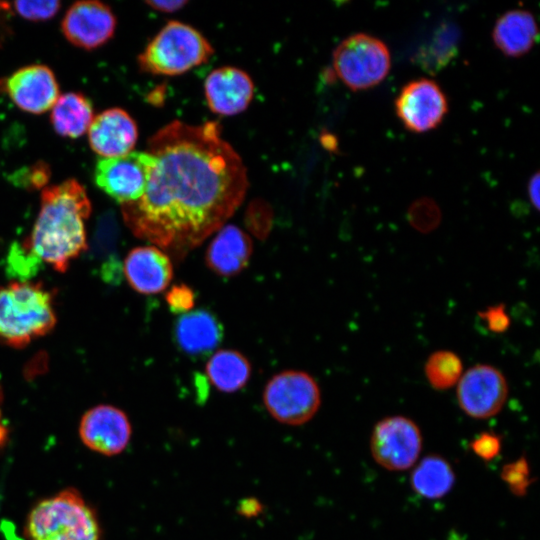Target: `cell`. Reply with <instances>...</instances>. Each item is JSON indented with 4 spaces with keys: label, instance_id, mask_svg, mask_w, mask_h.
<instances>
[{
    "label": "cell",
    "instance_id": "cb8c5ba5",
    "mask_svg": "<svg viewBox=\"0 0 540 540\" xmlns=\"http://www.w3.org/2000/svg\"><path fill=\"white\" fill-rule=\"evenodd\" d=\"M460 356L451 350H437L431 353L425 364L424 374L436 390H446L455 386L463 374Z\"/></svg>",
    "mask_w": 540,
    "mask_h": 540
},
{
    "label": "cell",
    "instance_id": "3957f363",
    "mask_svg": "<svg viewBox=\"0 0 540 540\" xmlns=\"http://www.w3.org/2000/svg\"><path fill=\"white\" fill-rule=\"evenodd\" d=\"M56 323L52 295L41 285L13 282L0 287V339L23 347Z\"/></svg>",
    "mask_w": 540,
    "mask_h": 540
},
{
    "label": "cell",
    "instance_id": "44dd1931",
    "mask_svg": "<svg viewBox=\"0 0 540 540\" xmlns=\"http://www.w3.org/2000/svg\"><path fill=\"white\" fill-rule=\"evenodd\" d=\"M51 124L63 137L79 138L93 120V108L90 100L81 93L69 92L60 95L52 107Z\"/></svg>",
    "mask_w": 540,
    "mask_h": 540
},
{
    "label": "cell",
    "instance_id": "836d02e7",
    "mask_svg": "<svg viewBox=\"0 0 540 540\" xmlns=\"http://www.w3.org/2000/svg\"><path fill=\"white\" fill-rule=\"evenodd\" d=\"M473 452L483 460L495 458L501 449L500 438L491 432H483L471 442Z\"/></svg>",
    "mask_w": 540,
    "mask_h": 540
},
{
    "label": "cell",
    "instance_id": "1f68e13d",
    "mask_svg": "<svg viewBox=\"0 0 540 540\" xmlns=\"http://www.w3.org/2000/svg\"><path fill=\"white\" fill-rule=\"evenodd\" d=\"M411 223L421 231H429L438 223L439 213L435 205L428 202H419L410 212Z\"/></svg>",
    "mask_w": 540,
    "mask_h": 540
},
{
    "label": "cell",
    "instance_id": "277c9868",
    "mask_svg": "<svg viewBox=\"0 0 540 540\" xmlns=\"http://www.w3.org/2000/svg\"><path fill=\"white\" fill-rule=\"evenodd\" d=\"M28 540H100L93 508L75 489H65L38 502L25 525Z\"/></svg>",
    "mask_w": 540,
    "mask_h": 540
},
{
    "label": "cell",
    "instance_id": "4fadbf2b",
    "mask_svg": "<svg viewBox=\"0 0 540 540\" xmlns=\"http://www.w3.org/2000/svg\"><path fill=\"white\" fill-rule=\"evenodd\" d=\"M131 434V423L127 415L111 405H99L88 410L79 425V435L83 443L106 456L124 451Z\"/></svg>",
    "mask_w": 540,
    "mask_h": 540
},
{
    "label": "cell",
    "instance_id": "8d00e7d4",
    "mask_svg": "<svg viewBox=\"0 0 540 540\" xmlns=\"http://www.w3.org/2000/svg\"><path fill=\"white\" fill-rule=\"evenodd\" d=\"M539 174H534L528 183V196L535 209L539 208Z\"/></svg>",
    "mask_w": 540,
    "mask_h": 540
},
{
    "label": "cell",
    "instance_id": "8992f818",
    "mask_svg": "<svg viewBox=\"0 0 540 540\" xmlns=\"http://www.w3.org/2000/svg\"><path fill=\"white\" fill-rule=\"evenodd\" d=\"M263 402L276 421L299 426L317 413L321 405V391L316 380L307 372L285 370L267 382Z\"/></svg>",
    "mask_w": 540,
    "mask_h": 540
},
{
    "label": "cell",
    "instance_id": "2e32d148",
    "mask_svg": "<svg viewBox=\"0 0 540 540\" xmlns=\"http://www.w3.org/2000/svg\"><path fill=\"white\" fill-rule=\"evenodd\" d=\"M138 139V127L131 115L121 108H110L93 118L88 128L91 149L102 158L132 152Z\"/></svg>",
    "mask_w": 540,
    "mask_h": 540
},
{
    "label": "cell",
    "instance_id": "7402d4cb",
    "mask_svg": "<svg viewBox=\"0 0 540 540\" xmlns=\"http://www.w3.org/2000/svg\"><path fill=\"white\" fill-rule=\"evenodd\" d=\"M212 385L224 393L242 389L251 377V364L239 351L222 349L215 352L205 366Z\"/></svg>",
    "mask_w": 540,
    "mask_h": 540
},
{
    "label": "cell",
    "instance_id": "7c38bea8",
    "mask_svg": "<svg viewBox=\"0 0 540 540\" xmlns=\"http://www.w3.org/2000/svg\"><path fill=\"white\" fill-rule=\"evenodd\" d=\"M116 17L111 8L99 1L75 2L66 11L61 30L73 45L92 50L111 39Z\"/></svg>",
    "mask_w": 540,
    "mask_h": 540
},
{
    "label": "cell",
    "instance_id": "9a60e30c",
    "mask_svg": "<svg viewBox=\"0 0 540 540\" xmlns=\"http://www.w3.org/2000/svg\"><path fill=\"white\" fill-rule=\"evenodd\" d=\"M209 109L218 115L232 116L247 109L254 95V84L243 70L223 66L213 70L204 83Z\"/></svg>",
    "mask_w": 540,
    "mask_h": 540
},
{
    "label": "cell",
    "instance_id": "8fae6325",
    "mask_svg": "<svg viewBox=\"0 0 540 540\" xmlns=\"http://www.w3.org/2000/svg\"><path fill=\"white\" fill-rule=\"evenodd\" d=\"M397 117L406 129L422 133L437 127L448 111L447 98L440 86L421 78L407 83L395 101Z\"/></svg>",
    "mask_w": 540,
    "mask_h": 540
},
{
    "label": "cell",
    "instance_id": "f546056e",
    "mask_svg": "<svg viewBox=\"0 0 540 540\" xmlns=\"http://www.w3.org/2000/svg\"><path fill=\"white\" fill-rule=\"evenodd\" d=\"M165 300L169 309L174 313H187L195 303L193 290L185 284H178L166 293Z\"/></svg>",
    "mask_w": 540,
    "mask_h": 540
},
{
    "label": "cell",
    "instance_id": "d590c367",
    "mask_svg": "<svg viewBox=\"0 0 540 540\" xmlns=\"http://www.w3.org/2000/svg\"><path fill=\"white\" fill-rule=\"evenodd\" d=\"M237 511L244 517H255L262 512V504L256 498H246L239 503Z\"/></svg>",
    "mask_w": 540,
    "mask_h": 540
},
{
    "label": "cell",
    "instance_id": "52a82bcc",
    "mask_svg": "<svg viewBox=\"0 0 540 540\" xmlns=\"http://www.w3.org/2000/svg\"><path fill=\"white\" fill-rule=\"evenodd\" d=\"M391 57L378 38L358 33L344 39L333 52V67L338 77L352 90L379 84L388 74Z\"/></svg>",
    "mask_w": 540,
    "mask_h": 540
},
{
    "label": "cell",
    "instance_id": "5b68a950",
    "mask_svg": "<svg viewBox=\"0 0 540 540\" xmlns=\"http://www.w3.org/2000/svg\"><path fill=\"white\" fill-rule=\"evenodd\" d=\"M214 53L210 42L195 28L180 21H169L138 56L143 72L181 75L206 63Z\"/></svg>",
    "mask_w": 540,
    "mask_h": 540
},
{
    "label": "cell",
    "instance_id": "5bb4252c",
    "mask_svg": "<svg viewBox=\"0 0 540 540\" xmlns=\"http://www.w3.org/2000/svg\"><path fill=\"white\" fill-rule=\"evenodd\" d=\"M4 91L21 110L41 114L53 107L59 86L52 70L41 64L24 66L4 82Z\"/></svg>",
    "mask_w": 540,
    "mask_h": 540
},
{
    "label": "cell",
    "instance_id": "83f0119b",
    "mask_svg": "<svg viewBox=\"0 0 540 540\" xmlns=\"http://www.w3.org/2000/svg\"><path fill=\"white\" fill-rule=\"evenodd\" d=\"M501 478L514 495H525L531 484L527 460L522 457L505 465L501 472Z\"/></svg>",
    "mask_w": 540,
    "mask_h": 540
},
{
    "label": "cell",
    "instance_id": "ba28073f",
    "mask_svg": "<svg viewBox=\"0 0 540 540\" xmlns=\"http://www.w3.org/2000/svg\"><path fill=\"white\" fill-rule=\"evenodd\" d=\"M148 151L101 158L94 169L95 184L121 205L137 201L145 192L155 166Z\"/></svg>",
    "mask_w": 540,
    "mask_h": 540
},
{
    "label": "cell",
    "instance_id": "74e56055",
    "mask_svg": "<svg viewBox=\"0 0 540 540\" xmlns=\"http://www.w3.org/2000/svg\"><path fill=\"white\" fill-rule=\"evenodd\" d=\"M0 402H1V392H0ZM7 434L8 432L4 423L2 422L1 412H0V448L3 447L5 441L7 440Z\"/></svg>",
    "mask_w": 540,
    "mask_h": 540
},
{
    "label": "cell",
    "instance_id": "4316f807",
    "mask_svg": "<svg viewBox=\"0 0 540 540\" xmlns=\"http://www.w3.org/2000/svg\"><path fill=\"white\" fill-rule=\"evenodd\" d=\"M272 218V211L268 204L258 200L248 206L245 223L255 237L263 240L271 230Z\"/></svg>",
    "mask_w": 540,
    "mask_h": 540
},
{
    "label": "cell",
    "instance_id": "484cf974",
    "mask_svg": "<svg viewBox=\"0 0 540 540\" xmlns=\"http://www.w3.org/2000/svg\"><path fill=\"white\" fill-rule=\"evenodd\" d=\"M117 223L109 213L99 218L93 241V252L99 258H107L105 263L115 259L112 251L117 239Z\"/></svg>",
    "mask_w": 540,
    "mask_h": 540
},
{
    "label": "cell",
    "instance_id": "ffe728a7",
    "mask_svg": "<svg viewBox=\"0 0 540 540\" xmlns=\"http://www.w3.org/2000/svg\"><path fill=\"white\" fill-rule=\"evenodd\" d=\"M538 28L533 15L515 9L500 16L493 28L492 38L496 47L506 56L520 57L536 42Z\"/></svg>",
    "mask_w": 540,
    "mask_h": 540
},
{
    "label": "cell",
    "instance_id": "d6986e66",
    "mask_svg": "<svg viewBox=\"0 0 540 540\" xmlns=\"http://www.w3.org/2000/svg\"><path fill=\"white\" fill-rule=\"evenodd\" d=\"M252 251L253 244L247 233L235 225H225L209 243L205 262L217 275L235 276L247 267Z\"/></svg>",
    "mask_w": 540,
    "mask_h": 540
},
{
    "label": "cell",
    "instance_id": "4dcf8cb0",
    "mask_svg": "<svg viewBox=\"0 0 540 540\" xmlns=\"http://www.w3.org/2000/svg\"><path fill=\"white\" fill-rule=\"evenodd\" d=\"M50 177L49 167L44 162L22 169L13 176L15 183L27 188H40L44 186Z\"/></svg>",
    "mask_w": 540,
    "mask_h": 540
},
{
    "label": "cell",
    "instance_id": "ac0fdd59",
    "mask_svg": "<svg viewBox=\"0 0 540 540\" xmlns=\"http://www.w3.org/2000/svg\"><path fill=\"white\" fill-rule=\"evenodd\" d=\"M224 328L215 314L197 309L180 315L173 326L178 349L193 357L210 354L222 342Z\"/></svg>",
    "mask_w": 540,
    "mask_h": 540
},
{
    "label": "cell",
    "instance_id": "e575fe53",
    "mask_svg": "<svg viewBox=\"0 0 540 540\" xmlns=\"http://www.w3.org/2000/svg\"><path fill=\"white\" fill-rule=\"evenodd\" d=\"M150 8L164 12L173 13L182 9L188 2L186 0H154L145 2Z\"/></svg>",
    "mask_w": 540,
    "mask_h": 540
},
{
    "label": "cell",
    "instance_id": "d4e9b609",
    "mask_svg": "<svg viewBox=\"0 0 540 540\" xmlns=\"http://www.w3.org/2000/svg\"><path fill=\"white\" fill-rule=\"evenodd\" d=\"M40 263L27 247L15 243L7 256V271L14 277L27 279L37 273Z\"/></svg>",
    "mask_w": 540,
    "mask_h": 540
},
{
    "label": "cell",
    "instance_id": "f1b7e54d",
    "mask_svg": "<svg viewBox=\"0 0 540 540\" xmlns=\"http://www.w3.org/2000/svg\"><path fill=\"white\" fill-rule=\"evenodd\" d=\"M13 10L30 21H46L54 17L61 7L59 1H17L10 3Z\"/></svg>",
    "mask_w": 540,
    "mask_h": 540
},
{
    "label": "cell",
    "instance_id": "7a4b0ae2",
    "mask_svg": "<svg viewBox=\"0 0 540 540\" xmlns=\"http://www.w3.org/2000/svg\"><path fill=\"white\" fill-rule=\"evenodd\" d=\"M90 213V200L77 180L46 187L31 235L23 245L41 262L64 272L87 248L85 220Z\"/></svg>",
    "mask_w": 540,
    "mask_h": 540
},
{
    "label": "cell",
    "instance_id": "30bf717a",
    "mask_svg": "<svg viewBox=\"0 0 540 540\" xmlns=\"http://www.w3.org/2000/svg\"><path fill=\"white\" fill-rule=\"evenodd\" d=\"M508 396L505 375L490 364H476L464 371L456 384V397L461 410L475 419L496 415Z\"/></svg>",
    "mask_w": 540,
    "mask_h": 540
},
{
    "label": "cell",
    "instance_id": "6da1fadb",
    "mask_svg": "<svg viewBox=\"0 0 540 540\" xmlns=\"http://www.w3.org/2000/svg\"><path fill=\"white\" fill-rule=\"evenodd\" d=\"M147 144L156 163L144 194L121 205L123 218L135 236L181 260L241 205L247 169L217 121L174 120Z\"/></svg>",
    "mask_w": 540,
    "mask_h": 540
},
{
    "label": "cell",
    "instance_id": "9c48e42d",
    "mask_svg": "<svg viewBox=\"0 0 540 540\" xmlns=\"http://www.w3.org/2000/svg\"><path fill=\"white\" fill-rule=\"evenodd\" d=\"M421 448V431L408 417H385L373 428L370 440L372 457L385 469L402 471L410 468L417 461Z\"/></svg>",
    "mask_w": 540,
    "mask_h": 540
},
{
    "label": "cell",
    "instance_id": "d6a6232c",
    "mask_svg": "<svg viewBox=\"0 0 540 540\" xmlns=\"http://www.w3.org/2000/svg\"><path fill=\"white\" fill-rule=\"evenodd\" d=\"M480 317L483 319L488 330L493 333H503L510 326V317L503 304H497L487 307L480 312Z\"/></svg>",
    "mask_w": 540,
    "mask_h": 540
},
{
    "label": "cell",
    "instance_id": "603a6c76",
    "mask_svg": "<svg viewBox=\"0 0 540 540\" xmlns=\"http://www.w3.org/2000/svg\"><path fill=\"white\" fill-rule=\"evenodd\" d=\"M455 475L449 462L438 455L423 458L411 475L413 490L428 499L446 495L452 488Z\"/></svg>",
    "mask_w": 540,
    "mask_h": 540
},
{
    "label": "cell",
    "instance_id": "f35d334b",
    "mask_svg": "<svg viewBox=\"0 0 540 540\" xmlns=\"http://www.w3.org/2000/svg\"><path fill=\"white\" fill-rule=\"evenodd\" d=\"M10 10V3L0 2V12H5Z\"/></svg>",
    "mask_w": 540,
    "mask_h": 540
},
{
    "label": "cell",
    "instance_id": "e0dca14e",
    "mask_svg": "<svg viewBox=\"0 0 540 540\" xmlns=\"http://www.w3.org/2000/svg\"><path fill=\"white\" fill-rule=\"evenodd\" d=\"M129 285L144 295L167 288L173 277L169 256L156 246H139L129 251L123 267Z\"/></svg>",
    "mask_w": 540,
    "mask_h": 540
}]
</instances>
